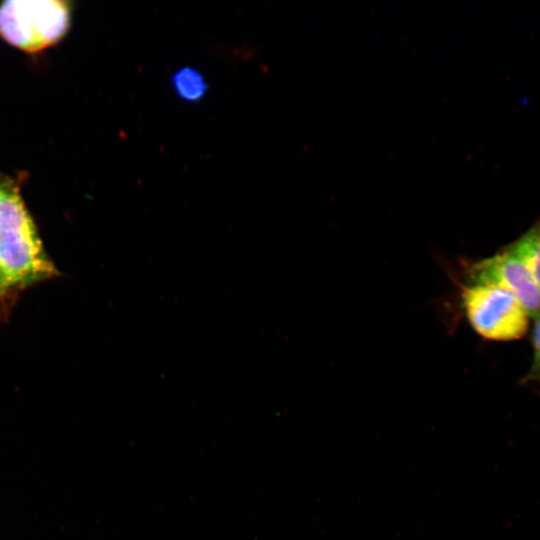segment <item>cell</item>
Here are the masks:
<instances>
[{"instance_id":"2","label":"cell","mask_w":540,"mask_h":540,"mask_svg":"<svg viewBox=\"0 0 540 540\" xmlns=\"http://www.w3.org/2000/svg\"><path fill=\"white\" fill-rule=\"evenodd\" d=\"M462 304L472 328L483 338L511 341L524 336L529 315L508 291L489 283L464 286Z\"/></svg>"},{"instance_id":"4","label":"cell","mask_w":540,"mask_h":540,"mask_svg":"<svg viewBox=\"0 0 540 540\" xmlns=\"http://www.w3.org/2000/svg\"><path fill=\"white\" fill-rule=\"evenodd\" d=\"M470 272L471 282L493 284L511 293L530 317L540 313V290L511 245L475 263Z\"/></svg>"},{"instance_id":"5","label":"cell","mask_w":540,"mask_h":540,"mask_svg":"<svg viewBox=\"0 0 540 540\" xmlns=\"http://www.w3.org/2000/svg\"><path fill=\"white\" fill-rule=\"evenodd\" d=\"M171 85L175 94L188 103L199 102L208 91L204 75L190 66L176 70L171 76Z\"/></svg>"},{"instance_id":"3","label":"cell","mask_w":540,"mask_h":540,"mask_svg":"<svg viewBox=\"0 0 540 540\" xmlns=\"http://www.w3.org/2000/svg\"><path fill=\"white\" fill-rule=\"evenodd\" d=\"M0 268L11 287L55 274L32 219L0 227Z\"/></svg>"},{"instance_id":"8","label":"cell","mask_w":540,"mask_h":540,"mask_svg":"<svg viewBox=\"0 0 540 540\" xmlns=\"http://www.w3.org/2000/svg\"><path fill=\"white\" fill-rule=\"evenodd\" d=\"M10 287L11 286H10L5 274L3 273V271L0 268V292L4 291V290H6V289H8Z\"/></svg>"},{"instance_id":"1","label":"cell","mask_w":540,"mask_h":540,"mask_svg":"<svg viewBox=\"0 0 540 540\" xmlns=\"http://www.w3.org/2000/svg\"><path fill=\"white\" fill-rule=\"evenodd\" d=\"M70 7L58 0H8L0 5V35L13 46L35 52L66 33Z\"/></svg>"},{"instance_id":"7","label":"cell","mask_w":540,"mask_h":540,"mask_svg":"<svg viewBox=\"0 0 540 540\" xmlns=\"http://www.w3.org/2000/svg\"><path fill=\"white\" fill-rule=\"evenodd\" d=\"M533 358L529 371L522 383L534 386L540 391V313L535 317L532 333Z\"/></svg>"},{"instance_id":"6","label":"cell","mask_w":540,"mask_h":540,"mask_svg":"<svg viewBox=\"0 0 540 540\" xmlns=\"http://www.w3.org/2000/svg\"><path fill=\"white\" fill-rule=\"evenodd\" d=\"M510 245L527 266L540 290V220Z\"/></svg>"}]
</instances>
